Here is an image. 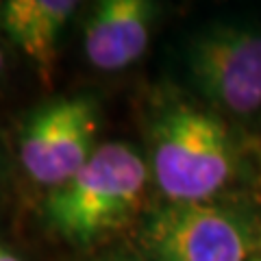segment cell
Wrapping results in <instances>:
<instances>
[{
  "label": "cell",
  "mask_w": 261,
  "mask_h": 261,
  "mask_svg": "<svg viewBox=\"0 0 261 261\" xmlns=\"http://www.w3.org/2000/svg\"><path fill=\"white\" fill-rule=\"evenodd\" d=\"M150 163L168 202H207L233 178L238 148L216 113L170 98L150 124Z\"/></svg>",
  "instance_id": "cell-1"
},
{
  "label": "cell",
  "mask_w": 261,
  "mask_h": 261,
  "mask_svg": "<svg viewBox=\"0 0 261 261\" xmlns=\"http://www.w3.org/2000/svg\"><path fill=\"white\" fill-rule=\"evenodd\" d=\"M148 185V166L133 146L107 142L79 172L50 190L46 220L59 238L89 246L128 222Z\"/></svg>",
  "instance_id": "cell-2"
},
{
  "label": "cell",
  "mask_w": 261,
  "mask_h": 261,
  "mask_svg": "<svg viewBox=\"0 0 261 261\" xmlns=\"http://www.w3.org/2000/svg\"><path fill=\"white\" fill-rule=\"evenodd\" d=\"M261 231L246 211L220 202H168L142 222L146 261H248Z\"/></svg>",
  "instance_id": "cell-3"
},
{
  "label": "cell",
  "mask_w": 261,
  "mask_h": 261,
  "mask_svg": "<svg viewBox=\"0 0 261 261\" xmlns=\"http://www.w3.org/2000/svg\"><path fill=\"white\" fill-rule=\"evenodd\" d=\"M185 68L192 85L216 109L248 116L261 107V31L211 24L190 37Z\"/></svg>",
  "instance_id": "cell-4"
},
{
  "label": "cell",
  "mask_w": 261,
  "mask_h": 261,
  "mask_svg": "<svg viewBox=\"0 0 261 261\" xmlns=\"http://www.w3.org/2000/svg\"><path fill=\"white\" fill-rule=\"evenodd\" d=\"M100 107L94 96L76 94L42 105L27 118L18 135V154L37 185L57 190L94 154Z\"/></svg>",
  "instance_id": "cell-5"
},
{
  "label": "cell",
  "mask_w": 261,
  "mask_h": 261,
  "mask_svg": "<svg viewBox=\"0 0 261 261\" xmlns=\"http://www.w3.org/2000/svg\"><path fill=\"white\" fill-rule=\"evenodd\" d=\"M159 7L150 0H102L85 22V55L98 70L133 65L150 44Z\"/></svg>",
  "instance_id": "cell-6"
},
{
  "label": "cell",
  "mask_w": 261,
  "mask_h": 261,
  "mask_svg": "<svg viewBox=\"0 0 261 261\" xmlns=\"http://www.w3.org/2000/svg\"><path fill=\"white\" fill-rule=\"evenodd\" d=\"M74 0H9L0 7V27L35 65L44 85H50L57 39L76 11Z\"/></svg>",
  "instance_id": "cell-7"
},
{
  "label": "cell",
  "mask_w": 261,
  "mask_h": 261,
  "mask_svg": "<svg viewBox=\"0 0 261 261\" xmlns=\"http://www.w3.org/2000/svg\"><path fill=\"white\" fill-rule=\"evenodd\" d=\"M87 261H146L144 257H137L135 252H128V250H109V252H102V255H96V257H89Z\"/></svg>",
  "instance_id": "cell-8"
},
{
  "label": "cell",
  "mask_w": 261,
  "mask_h": 261,
  "mask_svg": "<svg viewBox=\"0 0 261 261\" xmlns=\"http://www.w3.org/2000/svg\"><path fill=\"white\" fill-rule=\"evenodd\" d=\"M0 261H24V259H20L11 248H7L5 244H0Z\"/></svg>",
  "instance_id": "cell-9"
},
{
  "label": "cell",
  "mask_w": 261,
  "mask_h": 261,
  "mask_svg": "<svg viewBox=\"0 0 261 261\" xmlns=\"http://www.w3.org/2000/svg\"><path fill=\"white\" fill-rule=\"evenodd\" d=\"M248 261H261V238H259V242H257V248H255V252L250 255V259Z\"/></svg>",
  "instance_id": "cell-10"
},
{
  "label": "cell",
  "mask_w": 261,
  "mask_h": 261,
  "mask_svg": "<svg viewBox=\"0 0 261 261\" xmlns=\"http://www.w3.org/2000/svg\"><path fill=\"white\" fill-rule=\"evenodd\" d=\"M3 61H5V59H3V50H0V68H3Z\"/></svg>",
  "instance_id": "cell-11"
}]
</instances>
